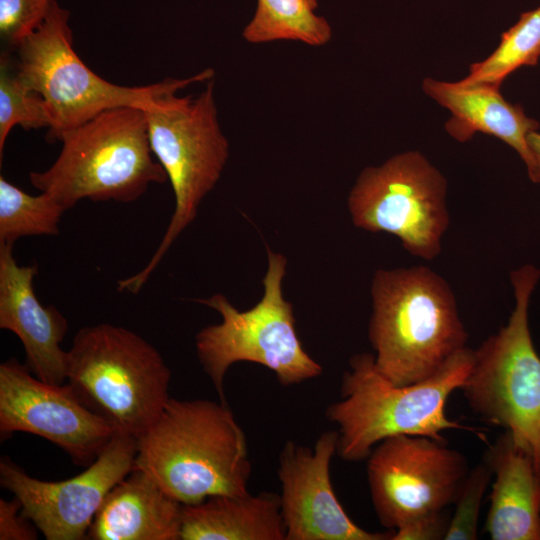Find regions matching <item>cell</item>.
I'll return each instance as SVG.
<instances>
[{
  "mask_svg": "<svg viewBox=\"0 0 540 540\" xmlns=\"http://www.w3.org/2000/svg\"><path fill=\"white\" fill-rule=\"evenodd\" d=\"M134 467L182 505L249 492L246 436L220 400L170 397L137 438Z\"/></svg>",
  "mask_w": 540,
  "mask_h": 540,
  "instance_id": "6da1fadb",
  "label": "cell"
},
{
  "mask_svg": "<svg viewBox=\"0 0 540 540\" xmlns=\"http://www.w3.org/2000/svg\"><path fill=\"white\" fill-rule=\"evenodd\" d=\"M368 337L377 371L395 385L421 382L466 347L455 295L426 266L379 269L371 284Z\"/></svg>",
  "mask_w": 540,
  "mask_h": 540,
  "instance_id": "7a4b0ae2",
  "label": "cell"
},
{
  "mask_svg": "<svg viewBox=\"0 0 540 540\" xmlns=\"http://www.w3.org/2000/svg\"><path fill=\"white\" fill-rule=\"evenodd\" d=\"M474 361L475 350L465 347L431 377L395 385L377 371L373 354L352 356L342 377L341 398L326 410L338 426V456L350 462L367 459L379 442L397 435L445 441V430L474 431L445 413L449 396L461 388Z\"/></svg>",
  "mask_w": 540,
  "mask_h": 540,
  "instance_id": "3957f363",
  "label": "cell"
},
{
  "mask_svg": "<svg viewBox=\"0 0 540 540\" xmlns=\"http://www.w3.org/2000/svg\"><path fill=\"white\" fill-rule=\"evenodd\" d=\"M62 149L44 171L29 173L31 184L66 211L79 201L130 203L151 184L168 180L151 150L140 107L105 110L61 138Z\"/></svg>",
  "mask_w": 540,
  "mask_h": 540,
  "instance_id": "277c9868",
  "label": "cell"
},
{
  "mask_svg": "<svg viewBox=\"0 0 540 540\" xmlns=\"http://www.w3.org/2000/svg\"><path fill=\"white\" fill-rule=\"evenodd\" d=\"M214 88L212 78L197 96L171 91L143 109L151 150L171 183L175 206L156 251L142 270L118 280L119 292L136 294L142 289L222 175L229 142L218 121Z\"/></svg>",
  "mask_w": 540,
  "mask_h": 540,
  "instance_id": "5b68a950",
  "label": "cell"
},
{
  "mask_svg": "<svg viewBox=\"0 0 540 540\" xmlns=\"http://www.w3.org/2000/svg\"><path fill=\"white\" fill-rule=\"evenodd\" d=\"M171 371L159 351L123 326L80 328L67 351V383L117 433L138 438L169 400Z\"/></svg>",
  "mask_w": 540,
  "mask_h": 540,
  "instance_id": "8992f818",
  "label": "cell"
},
{
  "mask_svg": "<svg viewBox=\"0 0 540 540\" xmlns=\"http://www.w3.org/2000/svg\"><path fill=\"white\" fill-rule=\"evenodd\" d=\"M70 12L52 0L40 26L17 48L16 74L45 102L50 126L47 140L63 135L101 112L119 107L144 109L158 97L214 78L207 68L183 79L167 78L146 86H121L94 73L73 49Z\"/></svg>",
  "mask_w": 540,
  "mask_h": 540,
  "instance_id": "52a82bcc",
  "label": "cell"
},
{
  "mask_svg": "<svg viewBox=\"0 0 540 540\" xmlns=\"http://www.w3.org/2000/svg\"><path fill=\"white\" fill-rule=\"evenodd\" d=\"M268 267L262 280L264 294L252 308L240 311L221 293L197 300L222 317L195 336L197 358L219 400L227 403L224 378L236 362L260 364L283 386L318 377L322 366L303 348L297 335L292 304L282 294L287 259L267 247Z\"/></svg>",
  "mask_w": 540,
  "mask_h": 540,
  "instance_id": "ba28073f",
  "label": "cell"
},
{
  "mask_svg": "<svg viewBox=\"0 0 540 540\" xmlns=\"http://www.w3.org/2000/svg\"><path fill=\"white\" fill-rule=\"evenodd\" d=\"M540 271L526 264L510 273L515 307L507 324L475 350L460 390L484 422L510 432L540 472V357L529 327L530 298Z\"/></svg>",
  "mask_w": 540,
  "mask_h": 540,
  "instance_id": "9c48e42d",
  "label": "cell"
},
{
  "mask_svg": "<svg viewBox=\"0 0 540 540\" xmlns=\"http://www.w3.org/2000/svg\"><path fill=\"white\" fill-rule=\"evenodd\" d=\"M347 205L356 227L392 234L421 259L441 253L450 224L447 181L420 152H403L364 168Z\"/></svg>",
  "mask_w": 540,
  "mask_h": 540,
  "instance_id": "30bf717a",
  "label": "cell"
},
{
  "mask_svg": "<svg viewBox=\"0 0 540 540\" xmlns=\"http://www.w3.org/2000/svg\"><path fill=\"white\" fill-rule=\"evenodd\" d=\"M366 460L374 511L391 530L454 504L469 471L462 453L427 436L388 437Z\"/></svg>",
  "mask_w": 540,
  "mask_h": 540,
  "instance_id": "8fae6325",
  "label": "cell"
},
{
  "mask_svg": "<svg viewBox=\"0 0 540 540\" xmlns=\"http://www.w3.org/2000/svg\"><path fill=\"white\" fill-rule=\"evenodd\" d=\"M136 453L137 438L117 433L83 472L60 481L33 478L2 457L0 485L45 539L83 540L107 494L133 470Z\"/></svg>",
  "mask_w": 540,
  "mask_h": 540,
  "instance_id": "7c38bea8",
  "label": "cell"
},
{
  "mask_svg": "<svg viewBox=\"0 0 540 540\" xmlns=\"http://www.w3.org/2000/svg\"><path fill=\"white\" fill-rule=\"evenodd\" d=\"M15 432L52 442L80 466L94 462L117 434L85 407L68 383H46L10 358L0 365V433Z\"/></svg>",
  "mask_w": 540,
  "mask_h": 540,
  "instance_id": "4fadbf2b",
  "label": "cell"
},
{
  "mask_svg": "<svg viewBox=\"0 0 540 540\" xmlns=\"http://www.w3.org/2000/svg\"><path fill=\"white\" fill-rule=\"evenodd\" d=\"M338 431L322 432L313 448L288 440L278 457L285 540H392L394 530L370 532L347 515L334 492L330 463Z\"/></svg>",
  "mask_w": 540,
  "mask_h": 540,
  "instance_id": "5bb4252c",
  "label": "cell"
},
{
  "mask_svg": "<svg viewBox=\"0 0 540 540\" xmlns=\"http://www.w3.org/2000/svg\"><path fill=\"white\" fill-rule=\"evenodd\" d=\"M12 243H0V328L11 331L25 349L26 366L40 380L61 385L67 380V351L61 343L68 320L53 305L38 300L33 281L36 263L19 265Z\"/></svg>",
  "mask_w": 540,
  "mask_h": 540,
  "instance_id": "9a60e30c",
  "label": "cell"
},
{
  "mask_svg": "<svg viewBox=\"0 0 540 540\" xmlns=\"http://www.w3.org/2000/svg\"><path fill=\"white\" fill-rule=\"evenodd\" d=\"M482 460L494 476L485 532L492 540H540V472L531 453L504 431Z\"/></svg>",
  "mask_w": 540,
  "mask_h": 540,
  "instance_id": "2e32d148",
  "label": "cell"
},
{
  "mask_svg": "<svg viewBox=\"0 0 540 540\" xmlns=\"http://www.w3.org/2000/svg\"><path fill=\"white\" fill-rule=\"evenodd\" d=\"M422 88L450 111L445 128L455 140L466 142L476 133H484L512 147L525 165L529 163L527 137L537 131L539 124L526 116L521 106L508 102L499 92L500 87L425 78Z\"/></svg>",
  "mask_w": 540,
  "mask_h": 540,
  "instance_id": "e0dca14e",
  "label": "cell"
},
{
  "mask_svg": "<svg viewBox=\"0 0 540 540\" xmlns=\"http://www.w3.org/2000/svg\"><path fill=\"white\" fill-rule=\"evenodd\" d=\"M182 507L134 467L107 494L87 539L180 540Z\"/></svg>",
  "mask_w": 540,
  "mask_h": 540,
  "instance_id": "ac0fdd59",
  "label": "cell"
},
{
  "mask_svg": "<svg viewBox=\"0 0 540 540\" xmlns=\"http://www.w3.org/2000/svg\"><path fill=\"white\" fill-rule=\"evenodd\" d=\"M280 495H216L183 505L180 540H285Z\"/></svg>",
  "mask_w": 540,
  "mask_h": 540,
  "instance_id": "d6986e66",
  "label": "cell"
},
{
  "mask_svg": "<svg viewBox=\"0 0 540 540\" xmlns=\"http://www.w3.org/2000/svg\"><path fill=\"white\" fill-rule=\"evenodd\" d=\"M317 7V0H258L242 36L251 44L291 40L310 46L326 45L332 29L324 17L315 14Z\"/></svg>",
  "mask_w": 540,
  "mask_h": 540,
  "instance_id": "ffe728a7",
  "label": "cell"
},
{
  "mask_svg": "<svg viewBox=\"0 0 540 540\" xmlns=\"http://www.w3.org/2000/svg\"><path fill=\"white\" fill-rule=\"evenodd\" d=\"M540 57V6L524 12L502 36L499 45L486 59L473 63L465 84L500 87L505 78L522 66H534Z\"/></svg>",
  "mask_w": 540,
  "mask_h": 540,
  "instance_id": "44dd1931",
  "label": "cell"
},
{
  "mask_svg": "<svg viewBox=\"0 0 540 540\" xmlns=\"http://www.w3.org/2000/svg\"><path fill=\"white\" fill-rule=\"evenodd\" d=\"M66 210L51 196L30 195L0 176V243L26 236L58 235Z\"/></svg>",
  "mask_w": 540,
  "mask_h": 540,
  "instance_id": "7402d4cb",
  "label": "cell"
},
{
  "mask_svg": "<svg viewBox=\"0 0 540 540\" xmlns=\"http://www.w3.org/2000/svg\"><path fill=\"white\" fill-rule=\"evenodd\" d=\"M7 53L0 60V159L10 131L20 125L25 130L50 126L49 114L40 94L16 74Z\"/></svg>",
  "mask_w": 540,
  "mask_h": 540,
  "instance_id": "603a6c76",
  "label": "cell"
},
{
  "mask_svg": "<svg viewBox=\"0 0 540 540\" xmlns=\"http://www.w3.org/2000/svg\"><path fill=\"white\" fill-rule=\"evenodd\" d=\"M492 471L482 460L468 471L457 494L445 540L478 539V520L484 494L492 480Z\"/></svg>",
  "mask_w": 540,
  "mask_h": 540,
  "instance_id": "cb8c5ba5",
  "label": "cell"
},
{
  "mask_svg": "<svg viewBox=\"0 0 540 540\" xmlns=\"http://www.w3.org/2000/svg\"><path fill=\"white\" fill-rule=\"evenodd\" d=\"M52 0H0V34L16 49L43 22Z\"/></svg>",
  "mask_w": 540,
  "mask_h": 540,
  "instance_id": "d4e9b609",
  "label": "cell"
},
{
  "mask_svg": "<svg viewBox=\"0 0 540 540\" xmlns=\"http://www.w3.org/2000/svg\"><path fill=\"white\" fill-rule=\"evenodd\" d=\"M450 519L446 509L419 515L394 530L392 540H445Z\"/></svg>",
  "mask_w": 540,
  "mask_h": 540,
  "instance_id": "484cf974",
  "label": "cell"
},
{
  "mask_svg": "<svg viewBox=\"0 0 540 540\" xmlns=\"http://www.w3.org/2000/svg\"><path fill=\"white\" fill-rule=\"evenodd\" d=\"M37 530L15 497L11 501L0 499V540H35Z\"/></svg>",
  "mask_w": 540,
  "mask_h": 540,
  "instance_id": "4316f807",
  "label": "cell"
},
{
  "mask_svg": "<svg viewBox=\"0 0 540 540\" xmlns=\"http://www.w3.org/2000/svg\"><path fill=\"white\" fill-rule=\"evenodd\" d=\"M530 151V161L526 165L529 178L540 183V133L533 131L527 137Z\"/></svg>",
  "mask_w": 540,
  "mask_h": 540,
  "instance_id": "83f0119b",
  "label": "cell"
}]
</instances>
